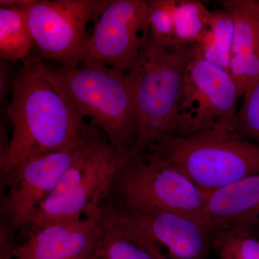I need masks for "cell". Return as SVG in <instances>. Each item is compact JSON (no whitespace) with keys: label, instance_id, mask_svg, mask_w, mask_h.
Wrapping results in <instances>:
<instances>
[{"label":"cell","instance_id":"obj_1","mask_svg":"<svg viewBox=\"0 0 259 259\" xmlns=\"http://www.w3.org/2000/svg\"><path fill=\"white\" fill-rule=\"evenodd\" d=\"M10 95V147L0 163L1 180L30 158L79 150L104 136L76 112L38 55L24 61Z\"/></svg>","mask_w":259,"mask_h":259},{"label":"cell","instance_id":"obj_2","mask_svg":"<svg viewBox=\"0 0 259 259\" xmlns=\"http://www.w3.org/2000/svg\"><path fill=\"white\" fill-rule=\"evenodd\" d=\"M48 69L76 112L88 118L116 149L130 156L139 135L136 93L130 75L97 62Z\"/></svg>","mask_w":259,"mask_h":259},{"label":"cell","instance_id":"obj_3","mask_svg":"<svg viewBox=\"0 0 259 259\" xmlns=\"http://www.w3.org/2000/svg\"><path fill=\"white\" fill-rule=\"evenodd\" d=\"M194 53L195 44H165L150 31L127 72L134 81L139 121L138 139L130 157L141 156L175 135L181 89Z\"/></svg>","mask_w":259,"mask_h":259},{"label":"cell","instance_id":"obj_4","mask_svg":"<svg viewBox=\"0 0 259 259\" xmlns=\"http://www.w3.org/2000/svg\"><path fill=\"white\" fill-rule=\"evenodd\" d=\"M148 149L208 194L259 174V145L233 130H211L190 137L170 136Z\"/></svg>","mask_w":259,"mask_h":259},{"label":"cell","instance_id":"obj_5","mask_svg":"<svg viewBox=\"0 0 259 259\" xmlns=\"http://www.w3.org/2000/svg\"><path fill=\"white\" fill-rule=\"evenodd\" d=\"M129 157L116 149L105 136L90 144L32 213L22 236L25 238L42 227L77 221L97 212L116 174Z\"/></svg>","mask_w":259,"mask_h":259},{"label":"cell","instance_id":"obj_6","mask_svg":"<svg viewBox=\"0 0 259 259\" xmlns=\"http://www.w3.org/2000/svg\"><path fill=\"white\" fill-rule=\"evenodd\" d=\"M209 195L176 166L150 151L128 158L104 202L113 209H160L202 218Z\"/></svg>","mask_w":259,"mask_h":259},{"label":"cell","instance_id":"obj_7","mask_svg":"<svg viewBox=\"0 0 259 259\" xmlns=\"http://www.w3.org/2000/svg\"><path fill=\"white\" fill-rule=\"evenodd\" d=\"M240 97L229 72L204 59L195 46L181 89L173 136L233 130Z\"/></svg>","mask_w":259,"mask_h":259},{"label":"cell","instance_id":"obj_8","mask_svg":"<svg viewBox=\"0 0 259 259\" xmlns=\"http://www.w3.org/2000/svg\"><path fill=\"white\" fill-rule=\"evenodd\" d=\"M107 0H33L27 18L34 45L44 60L74 69L84 60L89 22L97 20Z\"/></svg>","mask_w":259,"mask_h":259},{"label":"cell","instance_id":"obj_9","mask_svg":"<svg viewBox=\"0 0 259 259\" xmlns=\"http://www.w3.org/2000/svg\"><path fill=\"white\" fill-rule=\"evenodd\" d=\"M108 207L121 231L155 258H205L212 229L203 218L160 209Z\"/></svg>","mask_w":259,"mask_h":259},{"label":"cell","instance_id":"obj_10","mask_svg":"<svg viewBox=\"0 0 259 259\" xmlns=\"http://www.w3.org/2000/svg\"><path fill=\"white\" fill-rule=\"evenodd\" d=\"M90 144L76 151L49 153L30 158L1 180L5 192L0 202V225L5 226L15 238L17 234H23L32 213Z\"/></svg>","mask_w":259,"mask_h":259},{"label":"cell","instance_id":"obj_11","mask_svg":"<svg viewBox=\"0 0 259 259\" xmlns=\"http://www.w3.org/2000/svg\"><path fill=\"white\" fill-rule=\"evenodd\" d=\"M149 2L112 0L97 19L83 62L127 73L150 35Z\"/></svg>","mask_w":259,"mask_h":259},{"label":"cell","instance_id":"obj_12","mask_svg":"<svg viewBox=\"0 0 259 259\" xmlns=\"http://www.w3.org/2000/svg\"><path fill=\"white\" fill-rule=\"evenodd\" d=\"M103 205L77 221L54 223L32 232L13 246L15 259H93L101 243Z\"/></svg>","mask_w":259,"mask_h":259},{"label":"cell","instance_id":"obj_13","mask_svg":"<svg viewBox=\"0 0 259 259\" xmlns=\"http://www.w3.org/2000/svg\"><path fill=\"white\" fill-rule=\"evenodd\" d=\"M234 23L228 72L243 97L259 79V1L222 0Z\"/></svg>","mask_w":259,"mask_h":259},{"label":"cell","instance_id":"obj_14","mask_svg":"<svg viewBox=\"0 0 259 259\" xmlns=\"http://www.w3.org/2000/svg\"><path fill=\"white\" fill-rule=\"evenodd\" d=\"M202 218L212 231L231 224L259 223V174L209 194Z\"/></svg>","mask_w":259,"mask_h":259},{"label":"cell","instance_id":"obj_15","mask_svg":"<svg viewBox=\"0 0 259 259\" xmlns=\"http://www.w3.org/2000/svg\"><path fill=\"white\" fill-rule=\"evenodd\" d=\"M27 8H0V57L5 62L30 57L34 45Z\"/></svg>","mask_w":259,"mask_h":259},{"label":"cell","instance_id":"obj_16","mask_svg":"<svg viewBox=\"0 0 259 259\" xmlns=\"http://www.w3.org/2000/svg\"><path fill=\"white\" fill-rule=\"evenodd\" d=\"M234 37V23L226 10L212 12L208 28L197 44L196 49L211 64L228 71Z\"/></svg>","mask_w":259,"mask_h":259},{"label":"cell","instance_id":"obj_17","mask_svg":"<svg viewBox=\"0 0 259 259\" xmlns=\"http://www.w3.org/2000/svg\"><path fill=\"white\" fill-rule=\"evenodd\" d=\"M252 228L231 224L214 229L211 240L220 259H259V239Z\"/></svg>","mask_w":259,"mask_h":259},{"label":"cell","instance_id":"obj_18","mask_svg":"<svg viewBox=\"0 0 259 259\" xmlns=\"http://www.w3.org/2000/svg\"><path fill=\"white\" fill-rule=\"evenodd\" d=\"M101 243L93 259H156L128 238L116 224L112 211L103 203Z\"/></svg>","mask_w":259,"mask_h":259},{"label":"cell","instance_id":"obj_19","mask_svg":"<svg viewBox=\"0 0 259 259\" xmlns=\"http://www.w3.org/2000/svg\"><path fill=\"white\" fill-rule=\"evenodd\" d=\"M211 13L202 2L178 0L174 26L175 44L181 45L197 44L208 28Z\"/></svg>","mask_w":259,"mask_h":259},{"label":"cell","instance_id":"obj_20","mask_svg":"<svg viewBox=\"0 0 259 259\" xmlns=\"http://www.w3.org/2000/svg\"><path fill=\"white\" fill-rule=\"evenodd\" d=\"M233 131L259 145V79L244 94Z\"/></svg>","mask_w":259,"mask_h":259},{"label":"cell","instance_id":"obj_21","mask_svg":"<svg viewBox=\"0 0 259 259\" xmlns=\"http://www.w3.org/2000/svg\"><path fill=\"white\" fill-rule=\"evenodd\" d=\"M150 31L165 44H175L174 26L178 0H150Z\"/></svg>","mask_w":259,"mask_h":259},{"label":"cell","instance_id":"obj_22","mask_svg":"<svg viewBox=\"0 0 259 259\" xmlns=\"http://www.w3.org/2000/svg\"><path fill=\"white\" fill-rule=\"evenodd\" d=\"M6 62L4 61H1V73H0V74H1V76H0V77H1V81H0V83H1V102L2 103L3 102V105H5V102H6V97H7V93H8V86H9V83H8V69H7L6 68Z\"/></svg>","mask_w":259,"mask_h":259},{"label":"cell","instance_id":"obj_23","mask_svg":"<svg viewBox=\"0 0 259 259\" xmlns=\"http://www.w3.org/2000/svg\"><path fill=\"white\" fill-rule=\"evenodd\" d=\"M33 0H1V8H28Z\"/></svg>","mask_w":259,"mask_h":259}]
</instances>
